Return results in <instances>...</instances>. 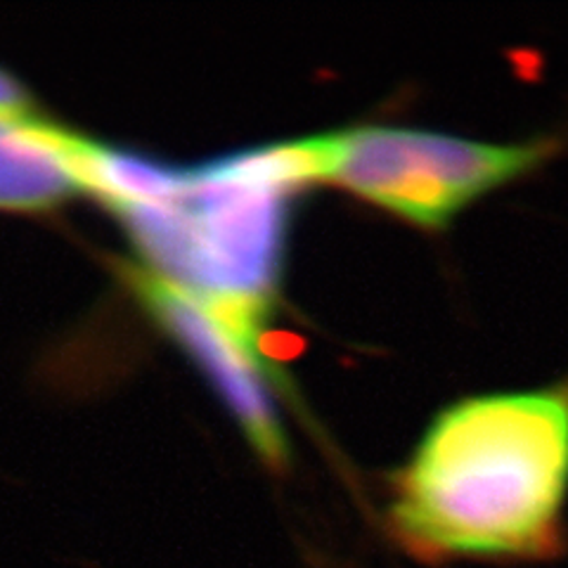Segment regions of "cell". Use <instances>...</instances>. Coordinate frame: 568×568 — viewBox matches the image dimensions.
Returning <instances> with one entry per match:
<instances>
[{
  "label": "cell",
  "instance_id": "7a4b0ae2",
  "mask_svg": "<svg viewBox=\"0 0 568 568\" xmlns=\"http://www.w3.org/2000/svg\"><path fill=\"white\" fill-rule=\"evenodd\" d=\"M313 181V140L277 142L187 166L173 197L114 213L148 273L261 332L282 277L292 197Z\"/></svg>",
  "mask_w": 568,
  "mask_h": 568
},
{
  "label": "cell",
  "instance_id": "277c9868",
  "mask_svg": "<svg viewBox=\"0 0 568 568\" xmlns=\"http://www.w3.org/2000/svg\"><path fill=\"white\" fill-rule=\"evenodd\" d=\"M126 280L156 325L173 336L219 390L258 455L268 465H282L287 440L265 379L258 332L148 271L126 268Z\"/></svg>",
  "mask_w": 568,
  "mask_h": 568
},
{
  "label": "cell",
  "instance_id": "5b68a950",
  "mask_svg": "<svg viewBox=\"0 0 568 568\" xmlns=\"http://www.w3.org/2000/svg\"><path fill=\"white\" fill-rule=\"evenodd\" d=\"M81 190L74 133L33 114H0V209H52Z\"/></svg>",
  "mask_w": 568,
  "mask_h": 568
},
{
  "label": "cell",
  "instance_id": "3957f363",
  "mask_svg": "<svg viewBox=\"0 0 568 568\" xmlns=\"http://www.w3.org/2000/svg\"><path fill=\"white\" fill-rule=\"evenodd\" d=\"M317 181L346 187L422 227L505 185L552 152V140L497 145L434 131L361 126L313 135Z\"/></svg>",
  "mask_w": 568,
  "mask_h": 568
},
{
  "label": "cell",
  "instance_id": "8992f818",
  "mask_svg": "<svg viewBox=\"0 0 568 568\" xmlns=\"http://www.w3.org/2000/svg\"><path fill=\"white\" fill-rule=\"evenodd\" d=\"M31 106V98L24 91V85L17 81L8 71L0 69V114L20 116L27 114Z\"/></svg>",
  "mask_w": 568,
  "mask_h": 568
},
{
  "label": "cell",
  "instance_id": "6da1fadb",
  "mask_svg": "<svg viewBox=\"0 0 568 568\" xmlns=\"http://www.w3.org/2000/svg\"><path fill=\"white\" fill-rule=\"evenodd\" d=\"M568 388L453 403L390 484L388 524L429 561L538 559L561 547Z\"/></svg>",
  "mask_w": 568,
  "mask_h": 568
}]
</instances>
